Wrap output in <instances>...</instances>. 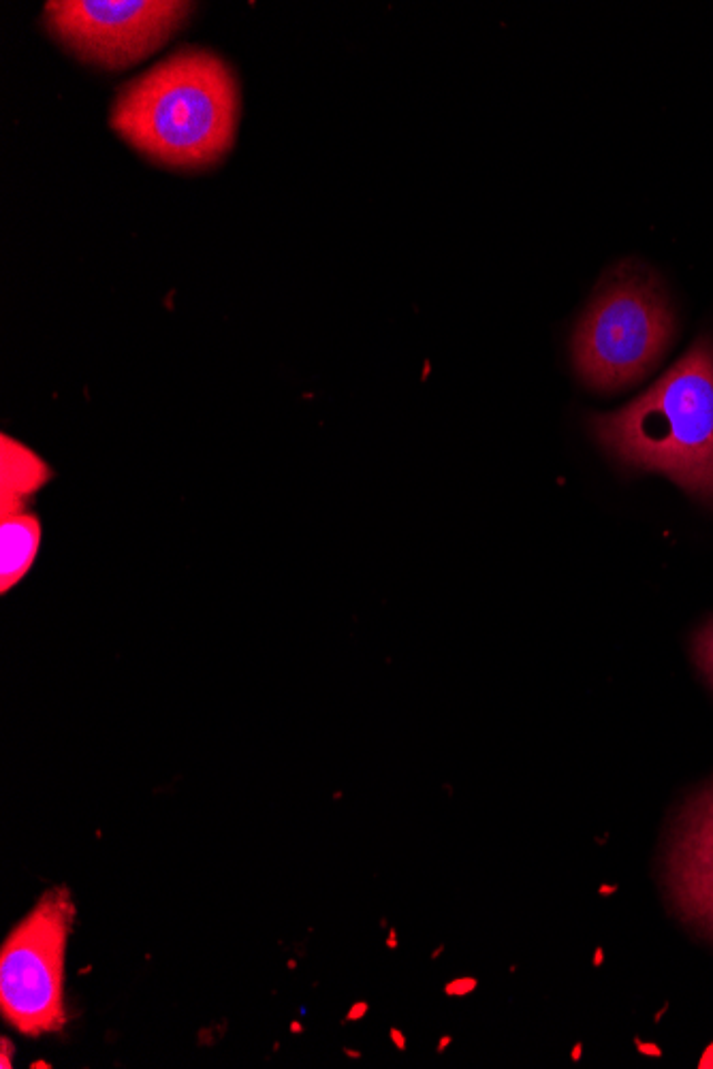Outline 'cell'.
<instances>
[{"mask_svg": "<svg viewBox=\"0 0 713 1069\" xmlns=\"http://www.w3.org/2000/svg\"><path fill=\"white\" fill-rule=\"evenodd\" d=\"M240 84L229 62L184 47L122 86L112 107L114 131L150 161L205 169L233 148Z\"/></svg>", "mask_w": 713, "mask_h": 1069, "instance_id": "cell-1", "label": "cell"}, {"mask_svg": "<svg viewBox=\"0 0 713 1069\" xmlns=\"http://www.w3.org/2000/svg\"><path fill=\"white\" fill-rule=\"evenodd\" d=\"M592 432L624 466L660 472L713 504V340L694 342L628 406L594 417Z\"/></svg>", "mask_w": 713, "mask_h": 1069, "instance_id": "cell-2", "label": "cell"}, {"mask_svg": "<svg viewBox=\"0 0 713 1069\" xmlns=\"http://www.w3.org/2000/svg\"><path fill=\"white\" fill-rule=\"evenodd\" d=\"M675 335V312L658 278L624 263L602 282L573 335V363L585 385L622 391L652 372Z\"/></svg>", "mask_w": 713, "mask_h": 1069, "instance_id": "cell-3", "label": "cell"}, {"mask_svg": "<svg viewBox=\"0 0 713 1069\" xmlns=\"http://www.w3.org/2000/svg\"><path fill=\"white\" fill-rule=\"evenodd\" d=\"M75 920L67 886L45 892L0 952V1010L22 1035L60 1031L65 1010V956Z\"/></svg>", "mask_w": 713, "mask_h": 1069, "instance_id": "cell-4", "label": "cell"}, {"mask_svg": "<svg viewBox=\"0 0 713 1069\" xmlns=\"http://www.w3.org/2000/svg\"><path fill=\"white\" fill-rule=\"evenodd\" d=\"M193 7L176 0H52L45 5V24L82 60L126 69L161 50Z\"/></svg>", "mask_w": 713, "mask_h": 1069, "instance_id": "cell-5", "label": "cell"}, {"mask_svg": "<svg viewBox=\"0 0 713 1069\" xmlns=\"http://www.w3.org/2000/svg\"><path fill=\"white\" fill-rule=\"evenodd\" d=\"M690 809L673 858V892L681 912L713 933V788Z\"/></svg>", "mask_w": 713, "mask_h": 1069, "instance_id": "cell-6", "label": "cell"}, {"mask_svg": "<svg viewBox=\"0 0 713 1069\" xmlns=\"http://www.w3.org/2000/svg\"><path fill=\"white\" fill-rule=\"evenodd\" d=\"M52 470L26 444L0 436V517L28 508L30 498L52 481Z\"/></svg>", "mask_w": 713, "mask_h": 1069, "instance_id": "cell-7", "label": "cell"}, {"mask_svg": "<svg viewBox=\"0 0 713 1069\" xmlns=\"http://www.w3.org/2000/svg\"><path fill=\"white\" fill-rule=\"evenodd\" d=\"M43 540L39 515L20 510L0 517V594L7 596L33 570Z\"/></svg>", "mask_w": 713, "mask_h": 1069, "instance_id": "cell-8", "label": "cell"}, {"mask_svg": "<svg viewBox=\"0 0 713 1069\" xmlns=\"http://www.w3.org/2000/svg\"><path fill=\"white\" fill-rule=\"evenodd\" d=\"M694 658L703 675L713 685V619L694 638Z\"/></svg>", "mask_w": 713, "mask_h": 1069, "instance_id": "cell-9", "label": "cell"}, {"mask_svg": "<svg viewBox=\"0 0 713 1069\" xmlns=\"http://www.w3.org/2000/svg\"><path fill=\"white\" fill-rule=\"evenodd\" d=\"M477 988H479V980L477 978H455V980L447 982L445 995L447 997H466V995L477 991Z\"/></svg>", "mask_w": 713, "mask_h": 1069, "instance_id": "cell-10", "label": "cell"}, {"mask_svg": "<svg viewBox=\"0 0 713 1069\" xmlns=\"http://www.w3.org/2000/svg\"><path fill=\"white\" fill-rule=\"evenodd\" d=\"M0 1046H3V1050H0V1067L3 1069H13V1059H15V1046L13 1042L9 1040L7 1035L0 1037Z\"/></svg>", "mask_w": 713, "mask_h": 1069, "instance_id": "cell-11", "label": "cell"}, {"mask_svg": "<svg viewBox=\"0 0 713 1069\" xmlns=\"http://www.w3.org/2000/svg\"><path fill=\"white\" fill-rule=\"evenodd\" d=\"M368 1012H370V1003H368V1001H355V1003L351 1005V1010L346 1012L344 1023H357V1020L366 1018Z\"/></svg>", "mask_w": 713, "mask_h": 1069, "instance_id": "cell-12", "label": "cell"}, {"mask_svg": "<svg viewBox=\"0 0 713 1069\" xmlns=\"http://www.w3.org/2000/svg\"><path fill=\"white\" fill-rule=\"evenodd\" d=\"M389 1040H391V1044H393L395 1048H398L400 1052H404V1050H406V1046H408V1040H406V1033H404V1031H400L398 1027H393V1029H389Z\"/></svg>", "mask_w": 713, "mask_h": 1069, "instance_id": "cell-13", "label": "cell"}, {"mask_svg": "<svg viewBox=\"0 0 713 1069\" xmlns=\"http://www.w3.org/2000/svg\"><path fill=\"white\" fill-rule=\"evenodd\" d=\"M637 1046H639V1050L643 1052V1055H649V1057H660V1048H656L654 1044H641V1042L637 1040Z\"/></svg>", "mask_w": 713, "mask_h": 1069, "instance_id": "cell-14", "label": "cell"}, {"mask_svg": "<svg viewBox=\"0 0 713 1069\" xmlns=\"http://www.w3.org/2000/svg\"><path fill=\"white\" fill-rule=\"evenodd\" d=\"M451 1042H453V1035H442L440 1040H438V1044H436V1052H438V1055H442V1052H447V1048L451 1046Z\"/></svg>", "mask_w": 713, "mask_h": 1069, "instance_id": "cell-15", "label": "cell"}, {"mask_svg": "<svg viewBox=\"0 0 713 1069\" xmlns=\"http://www.w3.org/2000/svg\"><path fill=\"white\" fill-rule=\"evenodd\" d=\"M385 944H387V948H389V950H398V931H395V929H389V935H387V941H385Z\"/></svg>", "mask_w": 713, "mask_h": 1069, "instance_id": "cell-16", "label": "cell"}, {"mask_svg": "<svg viewBox=\"0 0 713 1069\" xmlns=\"http://www.w3.org/2000/svg\"><path fill=\"white\" fill-rule=\"evenodd\" d=\"M581 1059H583V1044H581V1042H577V1044L573 1046V1050H570V1061H573V1063H579Z\"/></svg>", "mask_w": 713, "mask_h": 1069, "instance_id": "cell-17", "label": "cell"}, {"mask_svg": "<svg viewBox=\"0 0 713 1069\" xmlns=\"http://www.w3.org/2000/svg\"><path fill=\"white\" fill-rule=\"evenodd\" d=\"M602 963H605V950H602L600 946L594 950L592 954V965L594 967H602Z\"/></svg>", "mask_w": 713, "mask_h": 1069, "instance_id": "cell-18", "label": "cell"}, {"mask_svg": "<svg viewBox=\"0 0 713 1069\" xmlns=\"http://www.w3.org/2000/svg\"><path fill=\"white\" fill-rule=\"evenodd\" d=\"M28 1067H30V1069H52L54 1065H52L50 1061H45V1059H37V1061L30 1063Z\"/></svg>", "mask_w": 713, "mask_h": 1069, "instance_id": "cell-19", "label": "cell"}, {"mask_svg": "<svg viewBox=\"0 0 713 1069\" xmlns=\"http://www.w3.org/2000/svg\"><path fill=\"white\" fill-rule=\"evenodd\" d=\"M615 892H617V886H607V884H605V886H600V888H598V895H600V897H611V895H615Z\"/></svg>", "mask_w": 713, "mask_h": 1069, "instance_id": "cell-20", "label": "cell"}, {"mask_svg": "<svg viewBox=\"0 0 713 1069\" xmlns=\"http://www.w3.org/2000/svg\"><path fill=\"white\" fill-rule=\"evenodd\" d=\"M342 1052H344V1057L355 1059V1061H359V1059L363 1057V1055H361V1050H355V1048H342Z\"/></svg>", "mask_w": 713, "mask_h": 1069, "instance_id": "cell-21", "label": "cell"}, {"mask_svg": "<svg viewBox=\"0 0 713 1069\" xmlns=\"http://www.w3.org/2000/svg\"><path fill=\"white\" fill-rule=\"evenodd\" d=\"M701 1067H713V1044L707 1048V1055L701 1059Z\"/></svg>", "mask_w": 713, "mask_h": 1069, "instance_id": "cell-22", "label": "cell"}, {"mask_svg": "<svg viewBox=\"0 0 713 1069\" xmlns=\"http://www.w3.org/2000/svg\"><path fill=\"white\" fill-rule=\"evenodd\" d=\"M289 1029H291V1033H293V1035H301V1033H304V1031H306V1027H304V1025H301V1023H299V1020H293V1023L289 1025Z\"/></svg>", "mask_w": 713, "mask_h": 1069, "instance_id": "cell-23", "label": "cell"}, {"mask_svg": "<svg viewBox=\"0 0 713 1069\" xmlns=\"http://www.w3.org/2000/svg\"><path fill=\"white\" fill-rule=\"evenodd\" d=\"M442 954H445V946H442V944H440V946H438V948H436V950L432 952V961H436V959H438V956H442Z\"/></svg>", "mask_w": 713, "mask_h": 1069, "instance_id": "cell-24", "label": "cell"}, {"mask_svg": "<svg viewBox=\"0 0 713 1069\" xmlns=\"http://www.w3.org/2000/svg\"><path fill=\"white\" fill-rule=\"evenodd\" d=\"M92 969H94V967H92V965H86V967H84V969H79V976H82V973H84V976H86V973H90V971H92Z\"/></svg>", "mask_w": 713, "mask_h": 1069, "instance_id": "cell-25", "label": "cell"}, {"mask_svg": "<svg viewBox=\"0 0 713 1069\" xmlns=\"http://www.w3.org/2000/svg\"><path fill=\"white\" fill-rule=\"evenodd\" d=\"M289 969H291V971H295V969H297V961H295V959H291V961H289Z\"/></svg>", "mask_w": 713, "mask_h": 1069, "instance_id": "cell-26", "label": "cell"}]
</instances>
